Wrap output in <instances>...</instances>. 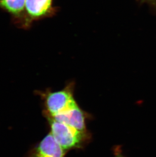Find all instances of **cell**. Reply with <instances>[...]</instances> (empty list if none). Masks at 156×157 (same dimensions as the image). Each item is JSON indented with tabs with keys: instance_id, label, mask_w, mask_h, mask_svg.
Wrapping results in <instances>:
<instances>
[{
	"instance_id": "52a82bcc",
	"label": "cell",
	"mask_w": 156,
	"mask_h": 157,
	"mask_svg": "<svg viewBox=\"0 0 156 157\" xmlns=\"http://www.w3.org/2000/svg\"><path fill=\"white\" fill-rule=\"evenodd\" d=\"M140 3H147L154 8H156V0H138Z\"/></svg>"
},
{
	"instance_id": "5b68a950",
	"label": "cell",
	"mask_w": 156,
	"mask_h": 157,
	"mask_svg": "<svg viewBox=\"0 0 156 157\" xmlns=\"http://www.w3.org/2000/svg\"><path fill=\"white\" fill-rule=\"evenodd\" d=\"M65 150L50 133L32 150L28 157H65Z\"/></svg>"
},
{
	"instance_id": "6da1fadb",
	"label": "cell",
	"mask_w": 156,
	"mask_h": 157,
	"mask_svg": "<svg viewBox=\"0 0 156 157\" xmlns=\"http://www.w3.org/2000/svg\"><path fill=\"white\" fill-rule=\"evenodd\" d=\"M58 11V8L53 5V0H26L19 28L29 29L34 22L51 17Z\"/></svg>"
},
{
	"instance_id": "8992f818",
	"label": "cell",
	"mask_w": 156,
	"mask_h": 157,
	"mask_svg": "<svg viewBox=\"0 0 156 157\" xmlns=\"http://www.w3.org/2000/svg\"><path fill=\"white\" fill-rule=\"evenodd\" d=\"M26 0H0V9L10 15L11 22L19 28Z\"/></svg>"
},
{
	"instance_id": "3957f363",
	"label": "cell",
	"mask_w": 156,
	"mask_h": 157,
	"mask_svg": "<svg viewBox=\"0 0 156 157\" xmlns=\"http://www.w3.org/2000/svg\"><path fill=\"white\" fill-rule=\"evenodd\" d=\"M46 110L45 114L53 116L62 113L76 105L71 87L58 92H49L45 95Z\"/></svg>"
},
{
	"instance_id": "ba28073f",
	"label": "cell",
	"mask_w": 156,
	"mask_h": 157,
	"mask_svg": "<svg viewBox=\"0 0 156 157\" xmlns=\"http://www.w3.org/2000/svg\"><path fill=\"white\" fill-rule=\"evenodd\" d=\"M115 154V157H124L121 154L119 150H116Z\"/></svg>"
},
{
	"instance_id": "7a4b0ae2",
	"label": "cell",
	"mask_w": 156,
	"mask_h": 157,
	"mask_svg": "<svg viewBox=\"0 0 156 157\" xmlns=\"http://www.w3.org/2000/svg\"><path fill=\"white\" fill-rule=\"evenodd\" d=\"M49 122L51 133L64 150H69L81 145L86 134L69 127L67 124L60 123L46 116Z\"/></svg>"
},
{
	"instance_id": "277c9868",
	"label": "cell",
	"mask_w": 156,
	"mask_h": 157,
	"mask_svg": "<svg viewBox=\"0 0 156 157\" xmlns=\"http://www.w3.org/2000/svg\"><path fill=\"white\" fill-rule=\"evenodd\" d=\"M46 116L51 117L56 121L67 124L80 132L86 134L85 116L78 104L54 116L46 114Z\"/></svg>"
}]
</instances>
